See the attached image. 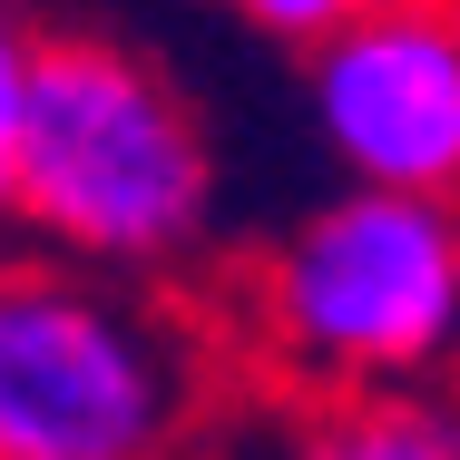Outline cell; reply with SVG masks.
<instances>
[{
	"label": "cell",
	"instance_id": "obj_6",
	"mask_svg": "<svg viewBox=\"0 0 460 460\" xmlns=\"http://www.w3.org/2000/svg\"><path fill=\"white\" fill-rule=\"evenodd\" d=\"M30 20L20 0H0V226H10V196H20V118H30Z\"/></svg>",
	"mask_w": 460,
	"mask_h": 460
},
{
	"label": "cell",
	"instance_id": "obj_2",
	"mask_svg": "<svg viewBox=\"0 0 460 460\" xmlns=\"http://www.w3.org/2000/svg\"><path fill=\"white\" fill-rule=\"evenodd\" d=\"M245 323L294 392H392L460 372V196H323L255 255Z\"/></svg>",
	"mask_w": 460,
	"mask_h": 460
},
{
	"label": "cell",
	"instance_id": "obj_1",
	"mask_svg": "<svg viewBox=\"0 0 460 460\" xmlns=\"http://www.w3.org/2000/svg\"><path fill=\"white\" fill-rule=\"evenodd\" d=\"M10 216L69 265L128 284L177 275L216 235V137L147 49L108 30H40Z\"/></svg>",
	"mask_w": 460,
	"mask_h": 460
},
{
	"label": "cell",
	"instance_id": "obj_5",
	"mask_svg": "<svg viewBox=\"0 0 460 460\" xmlns=\"http://www.w3.org/2000/svg\"><path fill=\"white\" fill-rule=\"evenodd\" d=\"M284 460H460V392H314V411L284 421Z\"/></svg>",
	"mask_w": 460,
	"mask_h": 460
},
{
	"label": "cell",
	"instance_id": "obj_7",
	"mask_svg": "<svg viewBox=\"0 0 460 460\" xmlns=\"http://www.w3.org/2000/svg\"><path fill=\"white\" fill-rule=\"evenodd\" d=\"M235 10H245L265 40H284V49H314V40H333L363 0H235Z\"/></svg>",
	"mask_w": 460,
	"mask_h": 460
},
{
	"label": "cell",
	"instance_id": "obj_4",
	"mask_svg": "<svg viewBox=\"0 0 460 460\" xmlns=\"http://www.w3.org/2000/svg\"><path fill=\"white\" fill-rule=\"evenodd\" d=\"M304 98L353 186L460 196V0H363L304 49Z\"/></svg>",
	"mask_w": 460,
	"mask_h": 460
},
{
	"label": "cell",
	"instance_id": "obj_3",
	"mask_svg": "<svg viewBox=\"0 0 460 460\" xmlns=\"http://www.w3.org/2000/svg\"><path fill=\"white\" fill-rule=\"evenodd\" d=\"M206 411V343L128 275L0 265V460H186Z\"/></svg>",
	"mask_w": 460,
	"mask_h": 460
}]
</instances>
